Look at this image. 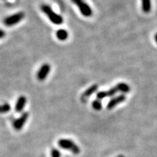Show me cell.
<instances>
[{"label":"cell","mask_w":157,"mask_h":157,"mask_svg":"<svg viewBox=\"0 0 157 157\" xmlns=\"http://www.w3.org/2000/svg\"><path fill=\"white\" fill-rule=\"evenodd\" d=\"M41 10H42L43 13L48 17V18L50 19L51 22L54 23V24L60 25L62 24L63 22V19L61 15L55 13L53 10L51 8L50 5L43 4V5H41Z\"/></svg>","instance_id":"6da1fadb"},{"label":"cell","mask_w":157,"mask_h":157,"mask_svg":"<svg viewBox=\"0 0 157 157\" xmlns=\"http://www.w3.org/2000/svg\"><path fill=\"white\" fill-rule=\"evenodd\" d=\"M58 146L60 148L66 149V150L71 151L74 154H78L80 153V148L76 143H74V141L69 139L61 138L58 140Z\"/></svg>","instance_id":"7a4b0ae2"},{"label":"cell","mask_w":157,"mask_h":157,"mask_svg":"<svg viewBox=\"0 0 157 157\" xmlns=\"http://www.w3.org/2000/svg\"><path fill=\"white\" fill-rule=\"evenodd\" d=\"M71 2L77 6L84 16L90 17L93 15V10H92L91 7L84 0H71Z\"/></svg>","instance_id":"3957f363"},{"label":"cell","mask_w":157,"mask_h":157,"mask_svg":"<svg viewBox=\"0 0 157 157\" xmlns=\"http://www.w3.org/2000/svg\"><path fill=\"white\" fill-rule=\"evenodd\" d=\"M25 14L23 12H19V13H15L10 16L5 17L4 19V24L7 26H12V25H16L19 22H21L22 20L24 18Z\"/></svg>","instance_id":"277c9868"},{"label":"cell","mask_w":157,"mask_h":157,"mask_svg":"<svg viewBox=\"0 0 157 157\" xmlns=\"http://www.w3.org/2000/svg\"><path fill=\"white\" fill-rule=\"evenodd\" d=\"M29 117V113L24 112L23 113H22V115H21L18 119H15L14 122H13V127H14V129L15 130L20 131L23 129V127L25 125V122H26Z\"/></svg>","instance_id":"5b68a950"},{"label":"cell","mask_w":157,"mask_h":157,"mask_svg":"<svg viewBox=\"0 0 157 157\" xmlns=\"http://www.w3.org/2000/svg\"><path fill=\"white\" fill-rule=\"evenodd\" d=\"M51 67L50 65L48 63H44L39 68L38 73H37V78L39 81H44L48 77L49 73L50 72Z\"/></svg>","instance_id":"8992f818"},{"label":"cell","mask_w":157,"mask_h":157,"mask_svg":"<svg viewBox=\"0 0 157 157\" xmlns=\"http://www.w3.org/2000/svg\"><path fill=\"white\" fill-rule=\"evenodd\" d=\"M119 92V90L117 87V86H115L114 87L111 88L108 90V91H101L99 93H97L96 95V97H97V99L101 100L103 99V98H107V97H111V96L114 95L116 93Z\"/></svg>","instance_id":"52a82bcc"},{"label":"cell","mask_w":157,"mask_h":157,"mask_svg":"<svg viewBox=\"0 0 157 157\" xmlns=\"http://www.w3.org/2000/svg\"><path fill=\"white\" fill-rule=\"evenodd\" d=\"M125 99H126V96L124 95H121L117 96V97L112 98V99L110 100L109 103H108L107 109L109 110L113 109L115 106H117L118 104L122 103V102L124 101Z\"/></svg>","instance_id":"ba28073f"},{"label":"cell","mask_w":157,"mask_h":157,"mask_svg":"<svg viewBox=\"0 0 157 157\" xmlns=\"http://www.w3.org/2000/svg\"><path fill=\"white\" fill-rule=\"evenodd\" d=\"M26 104V98L25 96H20L17 98L16 104H15V111L17 113H21L23 111Z\"/></svg>","instance_id":"9c48e42d"},{"label":"cell","mask_w":157,"mask_h":157,"mask_svg":"<svg viewBox=\"0 0 157 157\" xmlns=\"http://www.w3.org/2000/svg\"><path fill=\"white\" fill-rule=\"evenodd\" d=\"M98 88V84H93V85H92L91 87L88 88L87 90H85V92H84L83 95H82L81 97L82 101L83 102L85 101V100L87 99V98L90 97V96L93 95L94 93H95V92L97 91Z\"/></svg>","instance_id":"30bf717a"},{"label":"cell","mask_w":157,"mask_h":157,"mask_svg":"<svg viewBox=\"0 0 157 157\" xmlns=\"http://www.w3.org/2000/svg\"><path fill=\"white\" fill-rule=\"evenodd\" d=\"M56 36L59 40L60 41H65L68 39V31L65 29H59L56 32Z\"/></svg>","instance_id":"8fae6325"},{"label":"cell","mask_w":157,"mask_h":157,"mask_svg":"<svg viewBox=\"0 0 157 157\" xmlns=\"http://www.w3.org/2000/svg\"><path fill=\"white\" fill-rule=\"evenodd\" d=\"M151 8V0H142V10L144 13H148Z\"/></svg>","instance_id":"7c38bea8"},{"label":"cell","mask_w":157,"mask_h":157,"mask_svg":"<svg viewBox=\"0 0 157 157\" xmlns=\"http://www.w3.org/2000/svg\"><path fill=\"white\" fill-rule=\"evenodd\" d=\"M117 87L118 88V90H119V92H121V93H127L130 90L129 86L127 85V84L125 83L118 84L117 85Z\"/></svg>","instance_id":"4fadbf2b"},{"label":"cell","mask_w":157,"mask_h":157,"mask_svg":"<svg viewBox=\"0 0 157 157\" xmlns=\"http://www.w3.org/2000/svg\"><path fill=\"white\" fill-rule=\"evenodd\" d=\"M11 107L9 103H6L0 105V113H5L10 111Z\"/></svg>","instance_id":"5bb4252c"},{"label":"cell","mask_w":157,"mask_h":157,"mask_svg":"<svg viewBox=\"0 0 157 157\" xmlns=\"http://www.w3.org/2000/svg\"><path fill=\"white\" fill-rule=\"evenodd\" d=\"M92 106L96 111H100L102 109V103L101 100L96 99L92 103Z\"/></svg>","instance_id":"9a60e30c"},{"label":"cell","mask_w":157,"mask_h":157,"mask_svg":"<svg viewBox=\"0 0 157 157\" xmlns=\"http://www.w3.org/2000/svg\"><path fill=\"white\" fill-rule=\"evenodd\" d=\"M51 157H61V155L58 149L52 148L51 150Z\"/></svg>","instance_id":"2e32d148"},{"label":"cell","mask_w":157,"mask_h":157,"mask_svg":"<svg viewBox=\"0 0 157 157\" xmlns=\"http://www.w3.org/2000/svg\"><path fill=\"white\" fill-rule=\"evenodd\" d=\"M5 32L3 30H2V29H0V39H2L5 36Z\"/></svg>","instance_id":"e0dca14e"},{"label":"cell","mask_w":157,"mask_h":157,"mask_svg":"<svg viewBox=\"0 0 157 157\" xmlns=\"http://www.w3.org/2000/svg\"><path fill=\"white\" fill-rule=\"evenodd\" d=\"M155 40H156V42L157 43V34L155 35Z\"/></svg>","instance_id":"ac0fdd59"},{"label":"cell","mask_w":157,"mask_h":157,"mask_svg":"<svg viewBox=\"0 0 157 157\" xmlns=\"http://www.w3.org/2000/svg\"><path fill=\"white\" fill-rule=\"evenodd\" d=\"M117 157H124V156H122V155H120V156H117Z\"/></svg>","instance_id":"d6986e66"}]
</instances>
